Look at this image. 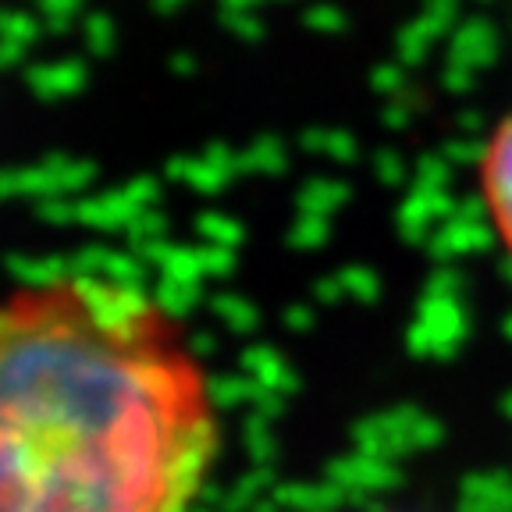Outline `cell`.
<instances>
[{
	"label": "cell",
	"instance_id": "1",
	"mask_svg": "<svg viewBox=\"0 0 512 512\" xmlns=\"http://www.w3.org/2000/svg\"><path fill=\"white\" fill-rule=\"evenodd\" d=\"M221 409L185 320L107 271L0 292V512H200Z\"/></svg>",
	"mask_w": 512,
	"mask_h": 512
},
{
	"label": "cell",
	"instance_id": "2",
	"mask_svg": "<svg viewBox=\"0 0 512 512\" xmlns=\"http://www.w3.org/2000/svg\"><path fill=\"white\" fill-rule=\"evenodd\" d=\"M480 200L498 242L512 260V111L495 125L480 153Z\"/></svg>",
	"mask_w": 512,
	"mask_h": 512
}]
</instances>
